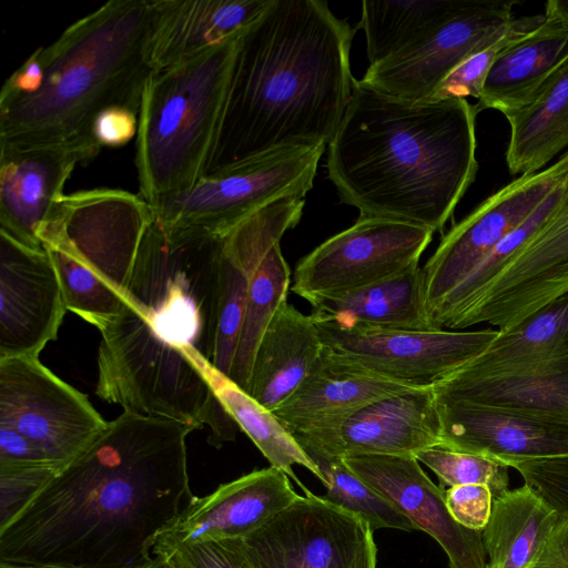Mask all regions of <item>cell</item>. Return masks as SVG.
I'll return each instance as SVG.
<instances>
[{
    "label": "cell",
    "instance_id": "cell-19",
    "mask_svg": "<svg viewBox=\"0 0 568 568\" xmlns=\"http://www.w3.org/2000/svg\"><path fill=\"white\" fill-rule=\"evenodd\" d=\"M65 311L48 252L0 231V358L39 357L57 339Z\"/></svg>",
    "mask_w": 568,
    "mask_h": 568
},
{
    "label": "cell",
    "instance_id": "cell-14",
    "mask_svg": "<svg viewBox=\"0 0 568 568\" xmlns=\"http://www.w3.org/2000/svg\"><path fill=\"white\" fill-rule=\"evenodd\" d=\"M567 178L568 151L549 168L521 175L491 194L443 236L422 267L433 325L452 294L484 258Z\"/></svg>",
    "mask_w": 568,
    "mask_h": 568
},
{
    "label": "cell",
    "instance_id": "cell-20",
    "mask_svg": "<svg viewBox=\"0 0 568 568\" xmlns=\"http://www.w3.org/2000/svg\"><path fill=\"white\" fill-rule=\"evenodd\" d=\"M101 149L92 135L49 145L0 148V231L27 246L43 248L38 234L63 195L65 182Z\"/></svg>",
    "mask_w": 568,
    "mask_h": 568
},
{
    "label": "cell",
    "instance_id": "cell-37",
    "mask_svg": "<svg viewBox=\"0 0 568 568\" xmlns=\"http://www.w3.org/2000/svg\"><path fill=\"white\" fill-rule=\"evenodd\" d=\"M542 21L544 16L513 18L494 39L462 61L437 85L426 101L466 99L468 97L479 100L486 77L498 54Z\"/></svg>",
    "mask_w": 568,
    "mask_h": 568
},
{
    "label": "cell",
    "instance_id": "cell-33",
    "mask_svg": "<svg viewBox=\"0 0 568 568\" xmlns=\"http://www.w3.org/2000/svg\"><path fill=\"white\" fill-rule=\"evenodd\" d=\"M559 517L526 484L495 498L489 520L483 530L486 568H528Z\"/></svg>",
    "mask_w": 568,
    "mask_h": 568
},
{
    "label": "cell",
    "instance_id": "cell-16",
    "mask_svg": "<svg viewBox=\"0 0 568 568\" xmlns=\"http://www.w3.org/2000/svg\"><path fill=\"white\" fill-rule=\"evenodd\" d=\"M303 209L292 199L276 201L245 219L221 239L213 270L211 329L205 358L229 376L242 327L251 277Z\"/></svg>",
    "mask_w": 568,
    "mask_h": 568
},
{
    "label": "cell",
    "instance_id": "cell-22",
    "mask_svg": "<svg viewBox=\"0 0 568 568\" xmlns=\"http://www.w3.org/2000/svg\"><path fill=\"white\" fill-rule=\"evenodd\" d=\"M347 467L427 532L445 551L448 568H486L483 531L450 515L445 490L435 485L415 456L366 455L343 458Z\"/></svg>",
    "mask_w": 568,
    "mask_h": 568
},
{
    "label": "cell",
    "instance_id": "cell-35",
    "mask_svg": "<svg viewBox=\"0 0 568 568\" xmlns=\"http://www.w3.org/2000/svg\"><path fill=\"white\" fill-rule=\"evenodd\" d=\"M291 271L280 244L253 273L237 346L229 377L245 392L257 346L280 306L287 301Z\"/></svg>",
    "mask_w": 568,
    "mask_h": 568
},
{
    "label": "cell",
    "instance_id": "cell-29",
    "mask_svg": "<svg viewBox=\"0 0 568 568\" xmlns=\"http://www.w3.org/2000/svg\"><path fill=\"white\" fill-rule=\"evenodd\" d=\"M312 310L315 320L343 327L437 331L427 313L419 265L364 288L320 301Z\"/></svg>",
    "mask_w": 568,
    "mask_h": 568
},
{
    "label": "cell",
    "instance_id": "cell-26",
    "mask_svg": "<svg viewBox=\"0 0 568 568\" xmlns=\"http://www.w3.org/2000/svg\"><path fill=\"white\" fill-rule=\"evenodd\" d=\"M432 389L437 403H469L568 419V356L490 375L455 371Z\"/></svg>",
    "mask_w": 568,
    "mask_h": 568
},
{
    "label": "cell",
    "instance_id": "cell-43",
    "mask_svg": "<svg viewBox=\"0 0 568 568\" xmlns=\"http://www.w3.org/2000/svg\"><path fill=\"white\" fill-rule=\"evenodd\" d=\"M139 114L123 106H111L94 119L91 135L101 146H121L138 133Z\"/></svg>",
    "mask_w": 568,
    "mask_h": 568
},
{
    "label": "cell",
    "instance_id": "cell-8",
    "mask_svg": "<svg viewBox=\"0 0 568 568\" xmlns=\"http://www.w3.org/2000/svg\"><path fill=\"white\" fill-rule=\"evenodd\" d=\"M325 149L317 145L268 152L205 175L192 187L150 206L171 232L220 237L278 200L305 197Z\"/></svg>",
    "mask_w": 568,
    "mask_h": 568
},
{
    "label": "cell",
    "instance_id": "cell-31",
    "mask_svg": "<svg viewBox=\"0 0 568 568\" xmlns=\"http://www.w3.org/2000/svg\"><path fill=\"white\" fill-rule=\"evenodd\" d=\"M568 356V292L515 324L499 328L489 345L456 372L490 375Z\"/></svg>",
    "mask_w": 568,
    "mask_h": 568
},
{
    "label": "cell",
    "instance_id": "cell-40",
    "mask_svg": "<svg viewBox=\"0 0 568 568\" xmlns=\"http://www.w3.org/2000/svg\"><path fill=\"white\" fill-rule=\"evenodd\" d=\"M159 556L166 558L173 568H253L244 551L242 538L186 544Z\"/></svg>",
    "mask_w": 568,
    "mask_h": 568
},
{
    "label": "cell",
    "instance_id": "cell-10",
    "mask_svg": "<svg viewBox=\"0 0 568 568\" xmlns=\"http://www.w3.org/2000/svg\"><path fill=\"white\" fill-rule=\"evenodd\" d=\"M434 232L377 217H358L294 270L291 291L311 305L379 283L419 265Z\"/></svg>",
    "mask_w": 568,
    "mask_h": 568
},
{
    "label": "cell",
    "instance_id": "cell-48",
    "mask_svg": "<svg viewBox=\"0 0 568 568\" xmlns=\"http://www.w3.org/2000/svg\"><path fill=\"white\" fill-rule=\"evenodd\" d=\"M0 568H47V567H38V566H30V565H21V564L2 562V561H0Z\"/></svg>",
    "mask_w": 568,
    "mask_h": 568
},
{
    "label": "cell",
    "instance_id": "cell-9",
    "mask_svg": "<svg viewBox=\"0 0 568 568\" xmlns=\"http://www.w3.org/2000/svg\"><path fill=\"white\" fill-rule=\"evenodd\" d=\"M153 219L140 195L118 189L63 194L39 231L43 244L65 251L82 268L125 300L141 241Z\"/></svg>",
    "mask_w": 568,
    "mask_h": 568
},
{
    "label": "cell",
    "instance_id": "cell-41",
    "mask_svg": "<svg viewBox=\"0 0 568 568\" xmlns=\"http://www.w3.org/2000/svg\"><path fill=\"white\" fill-rule=\"evenodd\" d=\"M515 468L526 485L542 497L560 516L568 517V455L516 460Z\"/></svg>",
    "mask_w": 568,
    "mask_h": 568
},
{
    "label": "cell",
    "instance_id": "cell-23",
    "mask_svg": "<svg viewBox=\"0 0 568 568\" xmlns=\"http://www.w3.org/2000/svg\"><path fill=\"white\" fill-rule=\"evenodd\" d=\"M437 407L439 447L505 464L568 455V419L460 402Z\"/></svg>",
    "mask_w": 568,
    "mask_h": 568
},
{
    "label": "cell",
    "instance_id": "cell-24",
    "mask_svg": "<svg viewBox=\"0 0 568 568\" xmlns=\"http://www.w3.org/2000/svg\"><path fill=\"white\" fill-rule=\"evenodd\" d=\"M270 0H151L146 59L152 72L240 34Z\"/></svg>",
    "mask_w": 568,
    "mask_h": 568
},
{
    "label": "cell",
    "instance_id": "cell-25",
    "mask_svg": "<svg viewBox=\"0 0 568 568\" xmlns=\"http://www.w3.org/2000/svg\"><path fill=\"white\" fill-rule=\"evenodd\" d=\"M413 388L353 369L323 348L322 355L293 395L273 413L293 434L338 425L359 408Z\"/></svg>",
    "mask_w": 568,
    "mask_h": 568
},
{
    "label": "cell",
    "instance_id": "cell-13",
    "mask_svg": "<svg viewBox=\"0 0 568 568\" xmlns=\"http://www.w3.org/2000/svg\"><path fill=\"white\" fill-rule=\"evenodd\" d=\"M0 424L32 440L62 469L106 427L89 398L38 357L0 358Z\"/></svg>",
    "mask_w": 568,
    "mask_h": 568
},
{
    "label": "cell",
    "instance_id": "cell-1",
    "mask_svg": "<svg viewBox=\"0 0 568 568\" xmlns=\"http://www.w3.org/2000/svg\"><path fill=\"white\" fill-rule=\"evenodd\" d=\"M179 422L123 412L0 529V561L144 568L190 490Z\"/></svg>",
    "mask_w": 568,
    "mask_h": 568
},
{
    "label": "cell",
    "instance_id": "cell-47",
    "mask_svg": "<svg viewBox=\"0 0 568 568\" xmlns=\"http://www.w3.org/2000/svg\"><path fill=\"white\" fill-rule=\"evenodd\" d=\"M144 568H173L166 558L163 556H154V559Z\"/></svg>",
    "mask_w": 568,
    "mask_h": 568
},
{
    "label": "cell",
    "instance_id": "cell-28",
    "mask_svg": "<svg viewBox=\"0 0 568 568\" xmlns=\"http://www.w3.org/2000/svg\"><path fill=\"white\" fill-rule=\"evenodd\" d=\"M567 58L568 30L544 16L538 27L498 54L475 104L477 111L494 109L507 115L523 108Z\"/></svg>",
    "mask_w": 568,
    "mask_h": 568
},
{
    "label": "cell",
    "instance_id": "cell-12",
    "mask_svg": "<svg viewBox=\"0 0 568 568\" xmlns=\"http://www.w3.org/2000/svg\"><path fill=\"white\" fill-rule=\"evenodd\" d=\"M315 320V318H314ZM323 348L342 364L410 387H432L479 355L497 331L343 327L315 320Z\"/></svg>",
    "mask_w": 568,
    "mask_h": 568
},
{
    "label": "cell",
    "instance_id": "cell-30",
    "mask_svg": "<svg viewBox=\"0 0 568 568\" xmlns=\"http://www.w3.org/2000/svg\"><path fill=\"white\" fill-rule=\"evenodd\" d=\"M505 116L510 124L506 161L514 175L539 172L568 148V58L529 103Z\"/></svg>",
    "mask_w": 568,
    "mask_h": 568
},
{
    "label": "cell",
    "instance_id": "cell-45",
    "mask_svg": "<svg viewBox=\"0 0 568 568\" xmlns=\"http://www.w3.org/2000/svg\"><path fill=\"white\" fill-rule=\"evenodd\" d=\"M528 568H568V517L560 516Z\"/></svg>",
    "mask_w": 568,
    "mask_h": 568
},
{
    "label": "cell",
    "instance_id": "cell-36",
    "mask_svg": "<svg viewBox=\"0 0 568 568\" xmlns=\"http://www.w3.org/2000/svg\"><path fill=\"white\" fill-rule=\"evenodd\" d=\"M312 459L326 480L323 497L364 519L373 531L381 528L418 530L388 499L354 474L342 458Z\"/></svg>",
    "mask_w": 568,
    "mask_h": 568
},
{
    "label": "cell",
    "instance_id": "cell-46",
    "mask_svg": "<svg viewBox=\"0 0 568 568\" xmlns=\"http://www.w3.org/2000/svg\"><path fill=\"white\" fill-rule=\"evenodd\" d=\"M545 17L559 22L568 30V0H549L546 3Z\"/></svg>",
    "mask_w": 568,
    "mask_h": 568
},
{
    "label": "cell",
    "instance_id": "cell-6",
    "mask_svg": "<svg viewBox=\"0 0 568 568\" xmlns=\"http://www.w3.org/2000/svg\"><path fill=\"white\" fill-rule=\"evenodd\" d=\"M98 329L95 394L124 412L207 426L209 442L220 447L240 429L214 395L205 376L182 348L161 339L131 305Z\"/></svg>",
    "mask_w": 568,
    "mask_h": 568
},
{
    "label": "cell",
    "instance_id": "cell-15",
    "mask_svg": "<svg viewBox=\"0 0 568 568\" xmlns=\"http://www.w3.org/2000/svg\"><path fill=\"white\" fill-rule=\"evenodd\" d=\"M516 3V0L466 1L410 45L368 65L359 82L394 98L426 101L462 61L511 21Z\"/></svg>",
    "mask_w": 568,
    "mask_h": 568
},
{
    "label": "cell",
    "instance_id": "cell-38",
    "mask_svg": "<svg viewBox=\"0 0 568 568\" xmlns=\"http://www.w3.org/2000/svg\"><path fill=\"white\" fill-rule=\"evenodd\" d=\"M415 457L435 473L442 487L486 485L494 499L509 489L510 467L498 459L439 446L420 450Z\"/></svg>",
    "mask_w": 568,
    "mask_h": 568
},
{
    "label": "cell",
    "instance_id": "cell-17",
    "mask_svg": "<svg viewBox=\"0 0 568 568\" xmlns=\"http://www.w3.org/2000/svg\"><path fill=\"white\" fill-rule=\"evenodd\" d=\"M568 292V180L546 223L515 254L489 286L454 321L450 329L488 323L508 327Z\"/></svg>",
    "mask_w": 568,
    "mask_h": 568
},
{
    "label": "cell",
    "instance_id": "cell-18",
    "mask_svg": "<svg viewBox=\"0 0 568 568\" xmlns=\"http://www.w3.org/2000/svg\"><path fill=\"white\" fill-rule=\"evenodd\" d=\"M440 418L432 387L375 400L338 425L293 435L311 458L415 456L440 446Z\"/></svg>",
    "mask_w": 568,
    "mask_h": 568
},
{
    "label": "cell",
    "instance_id": "cell-5",
    "mask_svg": "<svg viewBox=\"0 0 568 568\" xmlns=\"http://www.w3.org/2000/svg\"><path fill=\"white\" fill-rule=\"evenodd\" d=\"M240 34L149 75L135 153L139 195L149 204L206 175Z\"/></svg>",
    "mask_w": 568,
    "mask_h": 568
},
{
    "label": "cell",
    "instance_id": "cell-39",
    "mask_svg": "<svg viewBox=\"0 0 568 568\" xmlns=\"http://www.w3.org/2000/svg\"><path fill=\"white\" fill-rule=\"evenodd\" d=\"M60 469L48 465H0V529L6 527Z\"/></svg>",
    "mask_w": 568,
    "mask_h": 568
},
{
    "label": "cell",
    "instance_id": "cell-44",
    "mask_svg": "<svg viewBox=\"0 0 568 568\" xmlns=\"http://www.w3.org/2000/svg\"><path fill=\"white\" fill-rule=\"evenodd\" d=\"M0 465H48L60 469L32 440L4 424H0Z\"/></svg>",
    "mask_w": 568,
    "mask_h": 568
},
{
    "label": "cell",
    "instance_id": "cell-21",
    "mask_svg": "<svg viewBox=\"0 0 568 568\" xmlns=\"http://www.w3.org/2000/svg\"><path fill=\"white\" fill-rule=\"evenodd\" d=\"M290 477L272 466L192 496L153 547V556L210 539L243 538L298 498Z\"/></svg>",
    "mask_w": 568,
    "mask_h": 568
},
{
    "label": "cell",
    "instance_id": "cell-42",
    "mask_svg": "<svg viewBox=\"0 0 568 568\" xmlns=\"http://www.w3.org/2000/svg\"><path fill=\"white\" fill-rule=\"evenodd\" d=\"M447 508L462 526L483 531L486 527L494 497L488 486L474 484L449 487L445 490Z\"/></svg>",
    "mask_w": 568,
    "mask_h": 568
},
{
    "label": "cell",
    "instance_id": "cell-34",
    "mask_svg": "<svg viewBox=\"0 0 568 568\" xmlns=\"http://www.w3.org/2000/svg\"><path fill=\"white\" fill-rule=\"evenodd\" d=\"M458 0L363 1L359 28L364 31L369 65L410 45L458 11Z\"/></svg>",
    "mask_w": 568,
    "mask_h": 568
},
{
    "label": "cell",
    "instance_id": "cell-3",
    "mask_svg": "<svg viewBox=\"0 0 568 568\" xmlns=\"http://www.w3.org/2000/svg\"><path fill=\"white\" fill-rule=\"evenodd\" d=\"M478 113L466 99L403 100L356 80L327 151L341 201L359 217L443 231L478 171Z\"/></svg>",
    "mask_w": 568,
    "mask_h": 568
},
{
    "label": "cell",
    "instance_id": "cell-7",
    "mask_svg": "<svg viewBox=\"0 0 568 568\" xmlns=\"http://www.w3.org/2000/svg\"><path fill=\"white\" fill-rule=\"evenodd\" d=\"M220 237L168 231L154 216L126 286L125 302L164 342L206 356L213 270Z\"/></svg>",
    "mask_w": 568,
    "mask_h": 568
},
{
    "label": "cell",
    "instance_id": "cell-27",
    "mask_svg": "<svg viewBox=\"0 0 568 568\" xmlns=\"http://www.w3.org/2000/svg\"><path fill=\"white\" fill-rule=\"evenodd\" d=\"M322 352L312 314L305 315L285 301L257 346L246 393L274 412L303 383Z\"/></svg>",
    "mask_w": 568,
    "mask_h": 568
},
{
    "label": "cell",
    "instance_id": "cell-4",
    "mask_svg": "<svg viewBox=\"0 0 568 568\" xmlns=\"http://www.w3.org/2000/svg\"><path fill=\"white\" fill-rule=\"evenodd\" d=\"M151 0H111L40 47L0 92V148H31L91 135L111 106L139 114L152 70Z\"/></svg>",
    "mask_w": 568,
    "mask_h": 568
},
{
    "label": "cell",
    "instance_id": "cell-2",
    "mask_svg": "<svg viewBox=\"0 0 568 568\" xmlns=\"http://www.w3.org/2000/svg\"><path fill=\"white\" fill-rule=\"evenodd\" d=\"M355 29L322 0H270L240 34L206 175L268 152L327 145L351 101Z\"/></svg>",
    "mask_w": 568,
    "mask_h": 568
},
{
    "label": "cell",
    "instance_id": "cell-11",
    "mask_svg": "<svg viewBox=\"0 0 568 568\" xmlns=\"http://www.w3.org/2000/svg\"><path fill=\"white\" fill-rule=\"evenodd\" d=\"M373 530L312 491L242 538L253 568H377Z\"/></svg>",
    "mask_w": 568,
    "mask_h": 568
},
{
    "label": "cell",
    "instance_id": "cell-32",
    "mask_svg": "<svg viewBox=\"0 0 568 568\" xmlns=\"http://www.w3.org/2000/svg\"><path fill=\"white\" fill-rule=\"evenodd\" d=\"M183 349L199 366L214 395L239 428L250 437L272 467L296 481L304 494L310 490L295 475L294 465L305 467L326 486L318 466L273 412L262 406L227 375L217 371L195 347Z\"/></svg>",
    "mask_w": 568,
    "mask_h": 568
}]
</instances>
